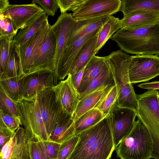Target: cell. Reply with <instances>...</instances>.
<instances>
[{"instance_id": "obj_1", "label": "cell", "mask_w": 159, "mask_h": 159, "mask_svg": "<svg viewBox=\"0 0 159 159\" xmlns=\"http://www.w3.org/2000/svg\"><path fill=\"white\" fill-rule=\"evenodd\" d=\"M68 159H109L115 147L108 115L79 134Z\"/></svg>"}, {"instance_id": "obj_2", "label": "cell", "mask_w": 159, "mask_h": 159, "mask_svg": "<svg viewBox=\"0 0 159 159\" xmlns=\"http://www.w3.org/2000/svg\"><path fill=\"white\" fill-rule=\"evenodd\" d=\"M111 39L127 53L159 56V24L135 29L122 28Z\"/></svg>"}, {"instance_id": "obj_3", "label": "cell", "mask_w": 159, "mask_h": 159, "mask_svg": "<svg viewBox=\"0 0 159 159\" xmlns=\"http://www.w3.org/2000/svg\"><path fill=\"white\" fill-rule=\"evenodd\" d=\"M106 57L118 87V105L136 111L138 106L137 95L130 82L128 72L131 56L121 50H118L112 52Z\"/></svg>"}, {"instance_id": "obj_4", "label": "cell", "mask_w": 159, "mask_h": 159, "mask_svg": "<svg viewBox=\"0 0 159 159\" xmlns=\"http://www.w3.org/2000/svg\"><path fill=\"white\" fill-rule=\"evenodd\" d=\"M120 159H150L153 150V143L148 129L138 119L129 135L115 148Z\"/></svg>"}, {"instance_id": "obj_5", "label": "cell", "mask_w": 159, "mask_h": 159, "mask_svg": "<svg viewBox=\"0 0 159 159\" xmlns=\"http://www.w3.org/2000/svg\"><path fill=\"white\" fill-rule=\"evenodd\" d=\"M157 90L137 95L138 119L149 131L153 143L152 158L159 159V103Z\"/></svg>"}, {"instance_id": "obj_6", "label": "cell", "mask_w": 159, "mask_h": 159, "mask_svg": "<svg viewBox=\"0 0 159 159\" xmlns=\"http://www.w3.org/2000/svg\"><path fill=\"white\" fill-rule=\"evenodd\" d=\"M14 103L29 139L36 141H48L37 99H21Z\"/></svg>"}, {"instance_id": "obj_7", "label": "cell", "mask_w": 159, "mask_h": 159, "mask_svg": "<svg viewBox=\"0 0 159 159\" xmlns=\"http://www.w3.org/2000/svg\"><path fill=\"white\" fill-rule=\"evenodd\" d=\"M108 116L115 148L132 129L137 116L136 111L119 106L117 101Z\"/></svg>"}, {"instance_id": "obj_8", "label": "cell", "mask_w": 159, "mask_h": 159, "mask_svg": "<svg viewBox=\"0 0 159 159\" xmlns=\"http://www.w3.org/2000/svg\"><path fill=\"white\" fill-rule=\"evenodd\" d=\"M128 75L132 84L147 82L159 75V57L155 55L131 56Z\"/></svg>"}, {"instance_id": "obj_9", "label": "cell", "mask_w": 159, "mask_h": 159, "mask_svg": "<svg viewBox=\"0 0 159 159\" xmlns=\"http://www.w3.org/2000/svg\"><path fill=\"white\" fill-rule=\"evenodd\" d=\"M58 80L55 71H39L25 76L21 79L20 100L36 99L37 96L43 91L57 84Z\"/></svg>"}, {"instance_id": "obj_10", "label": "cell", "mask_w": 159, "mask_h": 159, "mask_svg": "<svg viewBox=\"0 0 159 159\" xmlns=\"http://www.w3.org/2000/svg\"><path fill=\"white\" fill-rule=\"evenodd\" d=\"M120 0H84L72 14L75 20L109 17L120 11Z\"/></svg>"}, {"instance_id": "obj_11", "label": "cell", "mask_w": 159, "mask_h": 159, "mask_svg": "<svg viewBox=\"0 0 159 159\" xmlns=\"http://www.w3.org/2000/svg\"><path fill=\"white\" fill-rule=\"evenodd\" d=\"M36 99L49 137L63 112L61 104L56 99L53 87L43 91Z\"/></svg>"}, {"instance_id": "obj_12", "label": "cell", "mask_w": 159, "mask_h": 159, "mask_svg": "<svg viewBox=\"0 0 159 159\" xmlns=\"http://www.w3.org/2000/svg\"><path fill=\"white\" fill-rule=\"evenodd\" d=\"M56 37L50 26L45 39L33 59L27 75L41 71H55L56 72Z\"/></svg>"}, {"instance_id": "obj_13", "label": "cell", "mask_w": 159, "mask_h": 159, "mask_svg": "<svg viewBox=\"0 0 159 159\" xmlns=\"http://www.w3.org/2000/svg\"><path fill=\"white\" fill-rule=\"evenodd\" d=\"M50 26L47 19L37 33L23 46L18 48L17 47L18 49L22 68V79L28 75L33 59L45 39Z\"/></svg>"}, {"instance_id": "obj_14", "label": "cell", "mask_w": 159, "mask_h": 159, "mask_svg": "<svg viewBox=\"0 0 159 159\" xmlns=\"http://www.w3.org/2000/svg\"><path fill=\"white\" fill-rule=\"evenodd\" d=\"M101 27L72 43L66 44L57 71L59 80H63L69 75L71 66L81 48L90 39L98 34Z\"/></svg>"}, {"instance_id": "obj_15", "label": "cell", "mask_w": 159, "mask_h": 159, "mask_svg": "<svg viewBox=\"0 0 159 159\" xmlns=\"http://www.w3.org/2000/svg\"><path fill=\"white\" fill-rule=\"evenodd\" d=\"M53 88L56 99L61 103L63 111L73 117L80 99L79 94L72 84L71 75L69 74L66 79L59 82Z\"/></svg>"}, {"instance_id": "obj_16", "label": "cell", "mask_w": 159, "mask_h": 159, "mask_svg": "<svg viewBox=\"0 0 159 159\" xmlns=\"http://www.w3.org/2000/svg\"><path fill=\"white\" fill-rule=\"evenodd\" d=\"M44 12L35 3L10 4L1 14L11 20L18 30L24 28L31 20Z\"/></svg>"}, {"instance_id": "obj_17", "label": "cell", "mask_w": 159, "mask_h": 159, "mask_svg": "<svg viewBox=\"0 0 159 159\" xmlns=\"http://www.w3.org/2000/svg\"><path fill=\"white\" fill-rule=\"evenodd\" d=\"M71 13L61 14L57 21L50 25L56 37L57 50L55 59L56 73L58 63L67 43L72 22L74 19Z\"/></svg>"}, {"instance_id": "obj_18", "label": "cell", "mask_w": 159, "mask_h": 159, "mask_svg": "<svg viewBox=\"0 0 159 159\" xmlns=\"http://www.w3.org/2000/svg\"><path fill=\"white\" fill-rule=\"evenodd\" d=\"M29 139L25 129L19 127L12 137L8 149L0 159H30Z\"/></svg>"}, {"instance_id": "obj_19", "label": "cell", "mask_w": 159, "mask_h": 159, "mask_svg": "<svg viewBox=\"0 0 159 159\" xmlns=\"http://www.w3.org/2000/svg\"><path fill=\"white\" fill-rule=\"evenodd\" d=\"M109 17L84 20H73L66 44L72 43L102 27Z\"/></svg>"}, {"instance_id": "obj_20", "label": "cell", "mask_w": 159, "mask_h": 159, "mask_svg": "<svg viewBox=\"0 0 159 159\" xmlns=\"http://www.w3.org/2000/svg\"><path fill=\"white\" fill-rule=\"evenodd\" d=\"M115 84L101 86L81 98L73 116L74 121L87 111L95 108Z\"/></svg>"}, {"instance_id": "obj_21", "label": "cell", "mask_w": 159, "mask_h": 159, "mask_svg": "<svg viewBox=\"0 0 159 159\" xmlns=\"http://www.w3.org/2000/svg\"><path fill=\"white\" fill-rule=\"evenodd\" d=\"M73 117L63 112L53 131L48 141L61 144L75 135V130Z\"/></svg>"}, {"instance_id": "obj_22", "label": "cell", "mask_w": 159, "mask_h": 159, "mask_svg": "<svg viewBox=\"0 0 159 159\" xmlns=\"http://www.w3.org/2000/svg\"><path fill=\"white\" fill-rule=\"evenodd\" d=\"M121 28L135 29L159 24V13L141 12L129 15L120 20Z\"/></svg>"}, {"instance_id": "obj_23", "label": "cell", "mask_w": 159, "mask_h": 159, "mask_svg": "<svg viewBox=\"0 0 159 159\" xmlns=\"http://www.w3.org/2000/svg\"><path fill=\"white\" fill-rule=\"evenodd\" d=\"M120 11L123 17L134 13L152 12L159 13V0H122Z\"/></svg>"}, {"instance_id": "obj_24", "label": "cell", "mask_w": 159, "mask_h": 159, "mask_svg": "<svg viewBox=\"0 0 159 159\" xmlns=\"http://www.w3.org/2000/svg\"><path fill=\"white\" fill-rule=\"evenodd\" d=\"M107 63L106 57L94 56L85 66L82 81L78 90L80 96L102 71Z\"/></svg>"}, {"instance_id": "obj_25", "label": "cell", "mask_w": 159, "mask_h": 159, "mask_svg": "<svg viewBox=\"0 0 159 159\" xmlns=\"http://www.w3.org/2000/svg\"><path fill=\"white\" fill-rule=\"evenodd\" d=\"M48 17L44 11L33 19L24 28L20 29L13 38L12 43L14 45L18 48L24 44L39 30Z\"/></svg>"}, {"instance_id": "obj_26", "label": "cell", "mask_w": 159, "mask_h": 159, "mask_svg": "<svg viewBox=\"0 0 159 159\" xmlns=\"http://www.w3.org/2000/svg\"><path fill=\"white\" fill-rule=\"evenodd\" d=\"M97 35L90 39L81 48L71 66L69 74L72 75L85 67L96 54L95 49Z\"/></svg>"}, {"instance_id": "obj_27", "label": "cell", "mask_w": 159, "mask_h": 159, "mask_svg": "<svg viewBox=\"0 0 159 159\" xmlns=\"http://www.w3.org/2000/svg\"><path fill=\"white\" fill-rule=\"evenodd\" d=\"M121 28L120 19L112 15L109 16L107 20L101 27L98 34L95 49L96 54L107 41Z\"/></svg>"}, {"instance_id": "obj_28", "label": "cell", "mask_w": 159, "mask_h": 159, "mask_svg": "<svg viewBox=\"0 0 159 159\" xmlns=\"http://www.w3.org/2000/svg\"><path fill=\"white\" fill-rule=\"evenodd\" d=\"M13 41V40H12ZM11 41L9 57L4 72L0 74V77H20L23 75L20 58L18 48Z\"/></svg>"}, {"instance_id": "obj_29", "label": "cell", "mask_w": 159, "mask_h": 159, "mask_svg": "<svg viewBox=\"0 0 159 159\" xmlns=\"http://www.w3.org/2000/svg\"><path fill=\"white\" fill-rule=\"evenodd\" d=\"M106 116L96 107L87 111L74 121L75 135L94 125Z\"/></svg>"}, {"instance_id": "obj_30", "label": "cell", "mask_w": 159, "mask_h": 159, "mask_svg": "<svg viewBox=\"0 0 159 159\" xmlns=\"http://www.w3.org/2000/svg\"><path fill=\"white\" fill-rule=\"evenodd\" d=\"M116 83L113 72L107 61V63L102 71L93 79L86 89L80 96V99L101 86Z\"/></svg>"}, {"instance_id": "obj_31", "label": "cell", "mask_w": 159, "mask_h": 159, "mask_svg": "<svg viewBox=\"0 0 159 159\" xmlns=\"http://www.w3.org/2000/svg\"><path fill=\"white\" fill-rule=\"evenodd\" d=\"M0 87L14 103L20 100L22 83L20 77H0Z\"/></svg>"}, {"instance_id": "obj_32", "label": "cell", "mask_w": 159, "mask_h": 159, "mask_svg": "<svg viewBox=\"0 0 159 159\" xmlns=\"http://www.w3.org/2000/svg\"><path fill=\"white\" fill-rule=\"evenodd\" d=\"M118 95V88L116 83L95 108L98 109L105 116H107L117 101Z\"/></svg>"}, {"instance_id": "obj_33", "label": "cell", "mask_w": 159, "mask_h": 159, "mask_svg": "<svg viewBox=\"0 0 159 159\" xmlns=\"http://www.w3.org/2000/svg\"><path fill=\"white\" fill-rule=\"evenodd\" d=\"M0 110L14 117L22 126L20 117L15 103L0 89Z\"/></svg>"}, {"instance_id": "obj_34", "label": "cell", "mask_w": 159, "mask_h": 159, "mask_svg": "<svg viewBox=\"0 0 159 159\" xmlns=\"http://www.w3.org/2000/svg\"><path fill=\"white\" fill-rule=\"evenodd\" d=\"M0 36H6L13 40L17 33L16 26L10 18L0 14Z\"/></svg>"}, {"instance_id": "obj_35", "label": "cell", "mask_w": 159, "mask_h": 159, "mask_svg": "<svg viewBox=\"0 0 159 159\" xmlns=\"http://www.w3.org/2000/svg\"><path fill=\"white\" fill-rule=\"evenodd\" d=\"M12 41L7 37L0 36V74L4 72L6 67Z\"/></svg>"}, {"instance_id": "obj_36", "label": "cell", "mask_w": 159, "mask_h": 159, "mask_svg": "<svg viewBox=\"0 0 159 159\" xmlns=\"http://www.w3.org/2000/svg\"><path fill=\"white\" fill-rule=\"evenodd\" d=\"M79 135H75L61 144L57 159H68L78 143Z\"/></svg>"}, {"instance_id": "obj_37", "label": "cell", "mask_w": 159, "mask_h": 159, "mask_svg": "<svg viewBox=\"0 0 159 159\" xmlns=\"http://www.w3.org/2000/svg\"><path fill=\"white\" fill-rule=\"evenodd\" d=\"M38 144L46 155L52 159H57L61 144L50 141H37Z\"/></svg>"}, {"instance_id": "obj_38", "label": "cell", "mask_w": 159, "mask_h": 159, "mask_svg": "<svg viewBox=\"0 0 159 159\" xmlns=\"http://www.w3.org/2000/svg\"><path fill=\"white\" fill-rule=\"evenodd\" d=\"M32 2L40 6L48 16H54L59 8L57 0H37Z\"/></svg>"}, {"instance_id": "obj_39", "label": "cell", "mask_w": 159, "mask_h": 159, "mask_svg": "<svg viewBox=\"0 0 159 159\" xmlns=\"http://www.w3.org/2000/svg\"><path fill=\"white\" fill-rule=\"evenodd\" d=\"M61 13H66L67 11L74 12L84 0H57Z\"/></svg>"}, {"instance_id": "obj_40", "label": "cell", "mask_w": 159, "mask_h": 159, "mask_svg": "<svg viewBox=\"0 0 159 159\" xmlns=\"http://www.w3.org/2000/svg\"><path fill=\"white\" fill-rule=\"evenodd\" d=\"M30 159H52L47 155L39 147L37 141L29 139Z\"/></svg>"}, {"instance_id": "obj_41", "label": "cell", "mask_w": 159, "mask_h": 159, "mask_svg": "<svg viewBox=\"0 0 159 159\" xmlns=\"http://www.w3.org/2000/svg\"><path fill=\"white\" fill-rule=\"evenodd\" d=\"M0 120L9 129L15 132L20 127V124L13 116L0 110Z\"/></svg>"}, {"instance_id": "obj_42", "label": "cell", "mask_w": 159, "mask_h": 159, "mask_svg": "<svg viewBox=\"0 0 159 159\" xmlns=\"http://www.w3.org/2000/svg\"><path fill=\"white\" fill-rule=\"evenodd\" d=\"M15 132L9 129L0 120V147L1 149L3 146L8 142L13 137Z\"/></svg>"}, {"instance_id": "obj_43", "label": "cell", "mask_w": 159, "mask_h": 159, "mask_svg": "<svg viewBox=\"0 0 159 159\" xmlns=\"http://www.w3.org/2000/svg\"><path fill=\"white\" fill-rule=\"evenodd\" d=\"M85 67L75 73L71 75L72 84L77 91L82 80Z\"/></svg>"}, {"instance_id": "obj_44", "label": "cell", "mask_w": 159, "mask_h": 159, "mask_svg": "<svg viewBox=\"0 0 159 159\" xmlns=\"http://www.w3.org/2000/svg\"><path fill=\"white\" fill-rule=\"evenodd\" d=\"M138 86L143 89L150 90L159 89V81H154L151 82L140 84Z\"/></svg>"}, {"instance_id": "obj_45", "label": "cell", "mask_w": 159, "mask_h": 159, "mask_svg": "<svg viewBox=\"0 0 159 159\" xmlns=\"http://www.w3.org/2000/svg\"><path fill=\"white\" fill-rule=\"evenodd\" d=\"M9 5L8 0H0V14L4 11Z\"/></svg>"}, {"instance_id": "obj_46", "label": "cell", "mask_w": 159, "mask_h": 159, "mask_svg": "<svg viewBox=\"0 0 159 159\" xmlns=\"http://www.w3.org/2000/svg\"><path fill=\"white\" fill-rule=\"evenodd\" d=\"M12 138L8 142L4 145L1 149L0 157H2L8 149L10 145Z\"/></svg>"}, {"instance_id": "obj_47", "label": "cell", "mask_w": 159, "mask_h": 159, "mask_svg": "<svg viewBox=\"0 0 159 159\" xmlns=\"http://www.w3.org/2000/svg\"><path fill=\"white\" fill-rule=\"evenodd\" d=\"M158 101H159V91L158 93Z\"/></svg>"}]
</instances>
